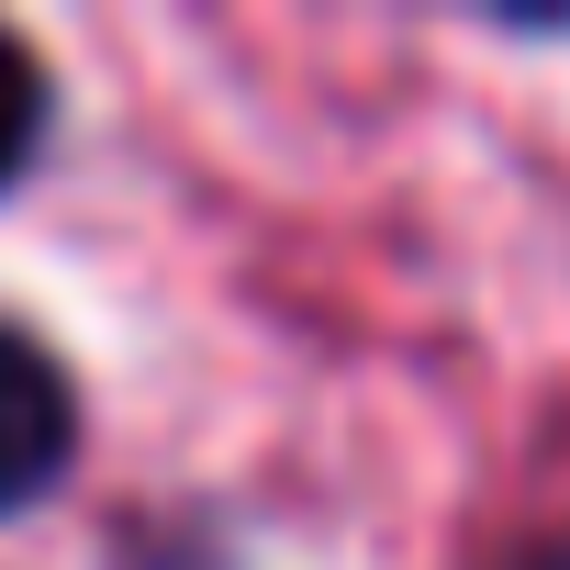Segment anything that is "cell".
Wrapping results in <instances>:
<instances>
[{
    "label": "cell",
    "mask_w": 570,
    "mask_h": 570,
    "mask_svg": "<svg viewBox=\"0 0 570 570\" xmlns=\"http://www.w3.org/2000/svg\"><path fill=\"white\" fill-rule=\"evenodd\" d=\"M35 146H46V68L23 35H0V190L35 168Z\"/></svg>",
    "instance_id": "obj_2"
},
{
    "label": "cell",
    "mask_w": 570,
    "mask_h": 570,
    "mask_svg": "<svg viewBox=\"0 0 570 570\" xmlns=\"http://www.w3.org/2000/svg\"><path fill=\"white\" fill-rule=\"evenodd\" d=\"M68 448H79V392H68V370H57L23 325H0V514L46 503L57 470H68Z\"/></svg>",
    "instance_id": "obj_1"
}]
</instances>
